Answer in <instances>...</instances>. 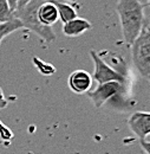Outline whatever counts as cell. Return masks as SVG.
Instances as JSON below:
<instances>
[{
	"instance_id": "1",
	"label": "cell",
	"mask_w": 150,
	"mask_h": 154,
	"mask_svg": "<svg viewBox=\"0 0 150 154\" xmlns=\"http://www.w3.org/2000/svg\"><path fill=\"white\" fill-rule=\"evenodd\" d=\"M144 7L146 4H142L140 0H117L116 2L122 35L128 45H131L137 38L147 21L144 17Z\"/></svg>"
},
{
	"instance_id": "2",
	"label": "cell",
	"mask_w": 150,
	"mask_h": 154,
	"mask_svg": "<svg viewBox=\"0 0 150 154\" xmlns=\"http://www.w3.org/2000/svg\"><path fill=\"white\" fill-rule=\"evenodd\" d=\"M44 2V0H32L28 4H26L24 7L14 11V17L20 20L24 29H27L36 33L38 37L47 42H55L56 40V33L53 32L52 27L43 25L38 19V8Z\"/></svg>"
},
{
	"instance_id": "3",
	"label": "cell",
	"mask_w": 150,
	"mask_h": 154,
	"mask_svg": "<svg viewBox=\"0 0 150 154\" xmlns=\"http://www.w3.org/2000/svg\"><path fill=\"white\" fill-rule=\"evenodd\" d=\"M130 46L135 68L141 76L148 78L150 76V25L147 21Z\"/></svg>"
},
{
	"instance_id": "4",
	"label": "cell",
	"mask_w": 150,
	"mask_h": 154,
	"mask_svg": "<svg viewBox=\"0 0 150 154\" xmlns=\"http://www.w3.org/2000/svg\"><path fill=\"white\" fill-rule=\"evenodd\" d=\"M90 56L94 60V74H92V78L98 83H106V82H119L125 84L127 83V78L124 75H122L121 72L116 71L111 65H109L103 58L100 57L99 54H97L94 50L90 51Z\"/></svg>"
},
{
	"instance_id": "5",
	"label": "cell",
	"mask_w": 150,
	"mask_h": 154,
	"mask_svg": "<svg viewBox=\"0 0 150 154\" xmlns=\"http://www.w3.org/2000/svg\"><path fill=\"white\" fill-rule=\"evenodd\" d=\"M125 88V84L119 83V82H106L98 84V87L90 90L86 95L92 101L94 106L96 108H100L105 102H108L110 98L121 95Z\"/></svg>"
},
{
	"instance_id": "6",
	"label": "cell",
	"mask_w": 150,
	"mask_h": 154,
	"mask_svg": "<svg viewBox=\"0 0 150 154\" xmlns=\"http://www.w3.org/2000/svg\"><path fill=\"white\" fill-rule=\"evenodd\" d=\"M128 126L136 137L146 140L150 135V112H136L128 119Z\"/></svg>"
},
{
	"instance_id": "7",
	"label": "cell",
	"mask_w": 150,
	"mask_h": 154,
	"mask_svg": "<svg viewBox=\"0 0 150 154\" xmlns=\"http://www.w3.org/2000/svg\"><path fill=\"white\" fill-rule=\"evenodd\" d=\"M92 82H94L92 75H90V72L82 69H78L71 72L68 79L69 88L71 89V91L78 95L88 94L92 88Z\"/></svg>"
},
{
	"instance_id": "8",
	"label": "cell",
	"mask_w": 150,
	"mask_h": 154,
	"mask_svg": "<svg viewBox=\"0 0 150 154\" xmlns=\"http://www.w3.org/2000/svg\"><path fill=\"white\" fill-rule=\"evenodd\" d=\"M37 14L39 21L45 26L52 27V25L59 20L58 10L50 0H44V2L38 8Z\"/></svg>"
},
{
	"instance_id": "9",
	"label": "cell",
	"mask_w": 150,
	"mask_h": 154,
	"mask_svg": "<svg viewBox=\"0 0 150 154\" xmlns=\"http://www.w3.org/2000/svg\"><path fill=\"white\" fill-rule=\"evenodd\" d=\"M91 27H92V25L89 20L77 17L75 19L64 23L63 33L68 37H78V36L85 33L86 31L91 30Z\"/></svg>"
},
{
	"instance_id": "10",
	"label": "cell",
	"mask_w": 150,
	"mask_h": 154,
	"mask_svg": "<svg viewBox=\"0 0 150 154\" xmlns=\"http://www.w3.org/2000/svg\"><path fill=\"white\" fill-rule=\"evenodd\" d=\"M50 1L57 7L58 14H59V19L62 20L63 23H66L69 20L77 18V11L71 5L65 4L63 1H59V0H50Z\"/></svg>"
},
{
	"instance_id": "11",
	"label": "cell",
	"mask_w": 150,
	"mask_h": 154,
	"mask_svg": "<svg viewBox=\"0 0 150 154\" xmlns=\"http://www.w3.org/2000/svg\"><path fill=\"white\" fill-rule=\"evenodd\" d=\"M20 29H22V24L16 17L8 20V21H6V23L0 24V39H4L6 36L18 31Z\"/></svg>"
},
{
	"instance_id": "12",
	"label": "cell",
	"mask_w": 150,
	"mask_h": 154,
	"mask_svg": "<svg viewBox=\"0 0 150 154\" xmlns=\"http://www.w3.org/2000/svg\"><path fill=\"white\" fill-rule=\"evenodd\" d=\"M32 63L34 64V66L37 68V70L44 76H51L52 74L56 72V68L47 63V62H44L43 59H39L38 57H33L32 58Z\"/></svg>"
},
{
	"instance_id": "13",
	"label": "cell",
	"mask_w": 150,
	"mask_h": 154,
	"mask_svg": "<svg viewBox=\"0 0 150 154\" xmlns=\"http://www.w3.org/2000/svg\"><path fill=\"white\" fill-rule=\"evenodd\" d=\"M12 18H14V14L8 0H0V24L6 23Z\"/></svg>"
},
{
	"instance_id": "14",
	"label": "cell",
	"mask_w": 150,
	"mask_h": 154,
	"mask_svg": "<svg viewBox=\"0 0 150 154\" xmlns=\"http://www.w3.org/2000/svg\"><path fill=\"white\" fill-rule=\"evenodd\" d=\"M0 137L5 141H8L12 137V133L10 132V129L7 127H5L4 125L0 123Z\"/></svg>"
},
{
	"instance_id": "15",
	"label": "cell",
	"mask_w": 150,
	"mask_h": 154,
	"mask_svg": "<svg viewBox=\"0 0 150 154\" xmlns=\"http://www.w3.org/2000/svg\"><path fill=\"white\" fill-rule=\"evenodd\" d=\"M140 145L142 147V149L147 154H150V141L147 140H140Z\"/></svg>"
},
{
	"instance_id": "16",
	"label": "cell",
	"mask_w": 150,
	"mask_h": 154,
	"mask_svg": "<svg viewBox=\"0 0 150 154\" xmlns=\"http://www.w3.org/2000/svg\"><path fill=\"white\" fill-rule=\"evenodd\" d=\"M7 104H8V102L6 101V98H5V96H4L2 90L0 89V109L6 108V107H7Z\"/></svg>"
},
{
	"instance_id": "17",
	"label": "cell",
	"mask_w": 150,
	"mask_h": 154,
	"mask_svg": "<svg viewBox=\"0 0 150 154\" xmlns=\"http://www.w3.org/2000/svg\"><path fill=\"white\" fill-rule=\"evenodd\" d=\"M30 1H32V0H16V4H17L16 10H19V8L24 7V6H25L26 4H28Z\"/></svg>"
},
{
	"instance_id": "18",
	"label": "cell",
	"mask_w": 150,
	"mask_h": 154,
	"mask_svg": "<svg viewBox=\"0 0 150 154\" xmlns=\"http://www.w3.org/2000/svg\"><path fill=\"white\" fill-rule=\"evenodd\" d=\"M8 2H10V5H11V8L13 10V13H14V11H16V7H17L16 0H8Z\"/></svg>"
},
{
	"instance_id": "19",
	"label": "cell",
	"mask_w": 150,
	"mask_h": 154,
	"mask_svg": "<svg viewBox=\"0 0 150 154\" xmlns=\"http://www.w3.org/2000/svg\"><path fill=\"white\" fill-rule=\"evenodd\" d=\"M147 5H148V6H150V2H148V4H146V6H147Z\"/></svg>"
},
{
	"instance_id": "20",
	"label": "cell",
	"mask_w": 150,
	"mask_h": 154,
	"mask_svg": "<svg viewBox=\"0 0 150 154\" xmlns=\"http://www.w3.org/2000/svg\"><path fill=\"white\" fill-rule=\"evenodd\" d=\"M1 42H2V39H0V45H1Z\"/></svg>"
},
{
	"instance_id": "21",
	"label": "cell",
	"mask_w": 150,
	"mask_h": 154,
	"mask_svg": "<svg viewBox=\"0 0 150 154\" xmlns=\"http://www.w3.org/2000/svg\"><path fill=\"white\" fill-rule=\"evenodd\" d=\"M148 79H149V82H150V76H149V77H148Z\"/></svg>"
},
{
	"instance_id": "22",
	"label": "cell",
	"mask_w": 150,
	"mask_h": 154,
	"mask_svg": "<svg viewBox=\"0 0 150 154\" xmlns=\"http://www.w3.org/2000/svg\"><path fill=\"white\" fill-rule=\"evenodd\" d=\"M147 1H148V2H150V0H147ZM148 2H147V4H148Z\"/></svg>"
},
{
	"instance_id": "23",
	"label": "cell",
	"mask_w": 150,
	"mask_h": 154,
	"mask_svg": "<svg viewBox=\"0 0 150 154\" xmlns=\"http://www.w3.org/2000/svg\"><path fill=\"white\" fill-rule=\"evenodd\" d=\"M0 89H1V88H0Z\"/></svg>"
}]
</instances>
